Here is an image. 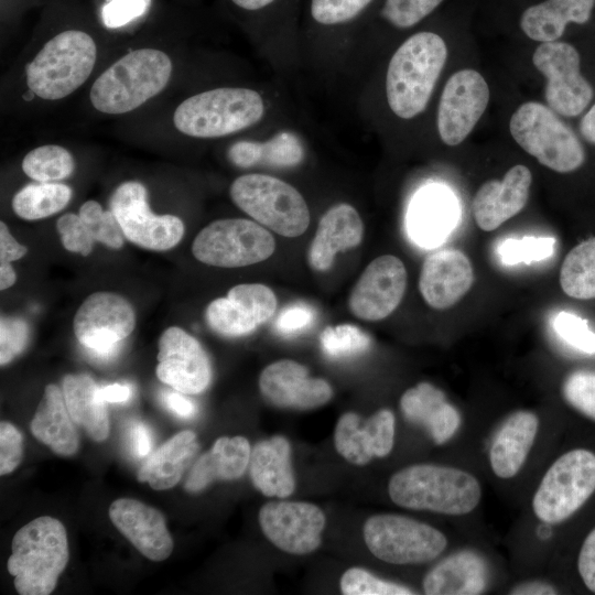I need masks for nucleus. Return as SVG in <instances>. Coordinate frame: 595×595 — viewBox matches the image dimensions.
<instances>
[{
  "instance_id": "f257e3e1",
  "label": "nucleus",
  "mask_w": 595,
  "mask_h": 595,
  "mask_svg": "<svg viewBox=\"0 0 595 595\" xmlns=\"http://www.w3.org/2000/svg\"><path fill=\"white\" fill-rule=\"evenodd\" d=\"M447 58L444 40L431 31L409 36L393 53L386 75V96L392 112L411 119L428 106Z\"/></svg>"
},
{
  "instance_id": "f03ea898",
  "label": "nucleus",
  "mask_w": 595,
  "mask_h": 595,
  "mask_svg": "<svg viewBox=\"0 0 595 595\" xmlns=\"http://www.w3.org/2000/svg\"><path fill=\"white\" fill-rule=\"evenodd\" d=\"M7 569L21 595H48L65 570L69 552L64 524L53 517L35 518L12 539Z\"/></svg>"
},
{
  "instance_id": "7ed1b4c3",
  "label": "nucleus",
  "mask_w": 595,
  "mask_h": 595,
  "mask_svg": "<svg viewBox=\"0 0 595 595\" xmlns=\"http://www.w3.org/2000/svg\"><path fill=\"white\" fill-rule=\"evenodd\" d=\"M388 494L402 508L465 515L478 505L482 488L472 474L462 469L416 464L391 476Z\"/></svg>"
},
{
  "instance_id": "20e7f679",
  "label": "nucleus",
  "mask_w": 595,
  "mask_h": 595,
  "mask_svg": "<svg viewBox=\"0 0 595 595\" xmlns=\"http://www.w3.org/2000/svg\"><path fill=\"white\" fill-rule=\"evenodd\" d=\"M172 68L170 57L160 50L132 51L98 76L90 89V101L104 113L132 111L164 89Z\"/></svg>"
},
{
  "instance_id": "39448f33",
  "label": "nucleus",
  "mask_w": 595,
  "mask_h": 595,
  "mask_svg": "<svg viewBox=\"0 0 595 595\" xmlns=\"http://www.w3.org/2000/svg\"><path fill=\"white\" fill-rule=\"evenodd\" d=\"M264 110L257 90L220 87L183 100L174 111L173 122L180 132L193 138H221L256 125Z\"/></svg>"
},
{
  "instance_id": "423d86ee",
  "label": "nucleus",
  "mask_w": 595,
  "mask_h": 595,
  "mask_svg": "<svg viewBox=\"0 0 595 595\" xmlns=\"http://www.w3.org/2000/svg\"><path fill=\"white\" fill-rule=\"evenodd\" d=\"M97 47L90 35L67 30L48 40L26 67L29 89L46 100L62 99L90 76Z\"/></svg>"
},
{
  "instance_id": "0eeeda50",
  "label": "nucleus",
  "mask_w": 595,
  "mask_h": 595,
  "mask_svg": "<svg viewBox=\"0 0 595 595\" xmlns=\"http://www.w3.org/2000/svg\"><path fill=\"white\" fill-rule=\"evenodd\" d=\"M229 193L242 212L283 237L301 236L310 225V209L302 194L278 177L245 174L231 183Z\"/></svg>"
},
{
  "instance_id": "6e6552de",
  "label": "nucleus",
  "mask_w": 595,
  "mask_h": 595,
  "mask_svg": "<svg viewBox=\"0 0 595 595\" xmlns=\"http://www.w3.org/2000/svg\"><path fill=\"white\" fill-rule=\"evenodd\" d=\"M509 130L527 153L555 172H573L585 161V151L576 134L543 104H522L512 113Z\"/></svg>"
},
{
  "instance_id": "1a4fd4ad",
  "label": "nucleus",
  "mask_w": 595,
  "mask_h": 595,
  "mask_svg": "<svg viewBox=\"0 0 595 595\" xmlns=\"http://www.w3.org/2000/svg\"><path fill=\"white\" fill-rule=\"evenodd\" d=\"M595 491V454L575 448L560 456L544 474L532 500L534 515L554 524L577 511Z\"/></svg>"
},
{
  "instance_id": "9d476101",
  "label": "nucleus",
  "mask_w": 595,
  "mask_h": 595,
  "mask_svg": "<svg viewBox=\"0 0 595 595\" xmlns=\"http://www.w3.org/2000/svg\"><path fill=\"white\" fill-rule=\"evenodd\" d=\"M275 250L271 232L245 218L218 219L195 237L192 253L199 261L219 268H240L264 261Z\"/></svg>"
},
{
  "instance_id": "9b49d317",
  "label": "nucleus",
  "mask_w": 595,
  "mask_h": 595,
  "mask_svg": "<svg viewBox=\"0 0 595 595\" xmlns=\"http://www.w3.org/2000/svg\"><path fill=\"white\" fill-rule=\"evenodd\" d=\"M363 532L368 550L377 559L391 564L430 562L447 545L446 537L434 527L394 513L368 518Z\"/></svg>"
},
{
  "instance_id": "f8f14e48",
  "label": "nucleus",
  "mask_w": 595,
  "mask_h": 595,
  "mask_svg": "<svg viewBox=\"0 0 595 595\" xmlns=\"http://www.w3.org/2000/svg\"><path fill=\"white\" fill-rule=\"evenodd\" d=\"M136 325L131 304L112 292H95L86 298L74 316L78 342L99 360H109Z\"/></svg>"
},
{
  "instance_id": "ddd939ff",
  "label": "nucleus",
  "mask_w": 595,
  "mask_h": 595,
  "mask_svg": "<svg viewBox=\"0 0 595 595\" xmlns=\"http://www.w3.org/2000/svg\"><path fill=\"white\" fill-rule=\"evenodd\" d=\"M534 67L547 78L544 98L554 112L578 116L594 96L592 85L581 74L576 48L562 41L542 42L533 52Z\"/></svg>"
},
{
  "instance_id": "4468645a",
  "label": "nucleus",
  "mask_w": 595,
  "mask_h": 595,
  "mask_svg": "<svg viewBox=\"0 0 595 595\" xmlns=\"http://www.w3.org/2000/svg\"><path fill=\"white\" fill-rule=\"evenodd\" d=\"M147 196L140 182H125L113 192L110 210L129 241L150 250H169L182 240L184 224L177 216L151 213Z\"/></svg>"
},
{
  "instance_id": "2eb2a0df",
  "label": "nucleus",
  "mask_w": 595,
  "mask_h": 595,
  "mask_svg": "<svg viewBox=\"0 0 595 595\" xmlns=\"http://www.w3.org/2000/svg\"><path fill=\"white\" fill-rule=\"evenodd\" d=\"M259 524L266 538L281 551L304 555L322 543L326 517L314 504L274 500L259 510Z\"/></svg>"
},
{
  "instance_id": "dca6fc26",
  "label": "nucleus",
  "mask_w": 595,
  "mask_h": 595,
  "mask_svg": "<svg viewBox=\"0 0 595 595\" xmlns=\"http://www.w3.org/2000/svg\"><path fill=\"white\" fill-rule=\"evenodd\" d=\"M489 87L474 69L454 73L446 82L437 107L436 126L441 140L457 145L472 132L489 101Z\"/></svg>"
},
{
  "instance_id": "f3484780",
  "label": "nucleus",
  "mask_w": 595,
  "mask_h": 595,
  "mask_svg": "<svg viewBox=\"0 0 595 595\" xmlns=\"http://www.w3.org/2000/svg\"><path fill=\"white\" fill-rule=\"evenodd\" d=\"M278 301L274 292L260 283L232 286L226 296L212 301L205 320L212 331L225 337L251 334L275 313Z\"/></svg>"
},
{
  "instance_id": "a211bd4d",
  "label": "nucleus",
  "mask_w": 595,
  "mask_h": 595,
  "mask_svg": "<svg viewBox=\"0 0 595 595\" xmlns=\"http://www.w3.org/2000/svg\"><path fill=\"white\" fill-rule=\"evenodd\" d=\"M156 376L185 394H198L212 380V365L201 343L177 326L166 328L159 339Z\"/></svg>"
},
{
  "instance_id": "6ab92c4d",
  "label": "nucleus",
  "mask_w": 595,
  "mask_h": 595,
  "mask_svg": "<svg viewBox=\"0 0 595 595\" xmlns=\"http://www.w3.org/2000/svg\"><path fill=\"white\" fill-rule=\"evenodd\" d=\"M407 286V270L396 256L374 259L355 283L349 298V311L364 321H380L401 303Z\"/></svg>"
},
{
  "instance_id": "aec40b11",
  "label": "nucleus",
  "mask_w": 595,
  "mask_h": 595,
  "mask_svg": "<svg viewBox=\"0 0 595 595\" xmlns=\"http://www.w3.org/2000/svg\"><path fill=\"white\" fill-rule=\"evenodd\" d=\"M259 390L271 404L294 410H312L333 397L331 385L312 378L305 366L291 359L268 365L259 377Z\"/></svg>"
},
{
  "instance_id": "412c9836",
  "label": "nucleus",
  "mask_w": 595,
  "mask_h": 595,
  "mask_svg": "<svg viewBox=\"0 0 595 595\" xmlns=\"http://www.w3.org/2000/svg\"><path fill=\"white\" fill-rule=\"evenodd\" d=\"M396 419L381 409L363 421L354 412L344 413L334 432L336 451L354 465H366L375 457H386L394 444Z\"/></svg>"
},
{
  "instance_id": "4be33fe9",
  "label": "nucleus",
  "mask_w": 595,
  "mask_h": 595,
  "mask_svg": "<svg viewBox=\"0 0 595 595\" xmlns=\"http://www.w3.org/2000/svg\"><path fill=\"white\" fill-rule=\"evenodd\" d=\"M109 518L118 531L145 558L164 561L173 551L165 518L158 509L132 498H119L109 507Z\"/></svg>"
},
{
  "instance_id": "5701e85b",
  "label": "nucleus",
  "mask_w": 595,
  "mask_h": 595,
  "mask_svg": "<svg viewBox=\"0 0 595 595\" xmlns=\"http://www.w3.org/2000/svg\"><path fill=\"white\" fill-rule=\"evenodd\" d=\"M474 271L468 257L455 248L429 255L422 264L419 290L429 306L446 310L472 288Z\"/></svg>"
},
{
  "instance_id": "b1692460",
  "label": "nucleus",
  "mask_w": 595,
  "mask_h": 595,
  "mask_svg": "<svg viewBox=\"0 0 595 595\" xmlns=\"http://www.w3.org/2000/svg\"><path fill=\"white\" fill-rule=\"evenodd\" d=\"M531 182L530 170L517 164L507 171L502 180L484 183L472 205L477 226L484 231H491L520 213L528 202Z\"/></svg>"
},
{
  "instance_id": "393cba45",
  "label": "nucleus",
  "mask_w": 595,
  "mask_h": 595,
  "mask_svg": "<svg viewBox=\"0 0 595 595\" xmlns=\"http://www.w3.org/2000/svg\"><path fill=\"white\" fill-rule=\"evenodd\" d=\"M363 236L364 223L354 206L347 203L332 206L321 217L310 245V267L315 271H327L336 255L359 246Z\"/></svg>"
},
{
  "instance_id": "a878e982",
  "label": "nucleus",
  "mask_w": 595,
  "mask_h": 595,
  "mask_svg": "<svg viewBox=\"0 0 595 595\" xmlns=\"http://www.w3.org/2000/svg\"><path fill=\"white\" fill-rule=\"evenodd\" d=\"M457 216L453 195L441 186H429L416 194L410 206L409 235L422 247H435L450 235Z\"/></svg>"
},
{
  "instance_id": "bb28decb",
  "label": "nucleus",
  "mask_w": 595,
  "mask_h": 595,
  "mask_svg": "<svg viewBox=\"0 0 595 595\" xmlns=\"http://www.w3.org/2000/svg\"><path fill=\"white\" fill-rule=\"evenodd\" d=\"M400 409L413 424L423 426L436 444L447 442L461 425V415L442 390L420 382L401 396Z\"/></svg>"
},
{
  "instance_id": "cd10ccee",
  "label": "nucleus",
  "mask_w": 595,
  "mask_h": 595,
  "mask_svg": "<svg viewBox=\"0 0 595 595\" xmlns=\"http://www.w3.org/2000/svg\"><path fill=\"white\" fill-rule=\"evenodd\" d=\"M488 581L485 559L475 551L462 550L433 566L422 586L428 595H474L483 593Z\"/></svg>"
},
{
  "instance_id": "c85d7f7f",
  "label": "nucleus",
  "mask_w": 595,
  "mask_h": 595,
  "mask_svg": "<svg viewBox=\"0 0 595 595\" xmlns=\"http://www.w3.org/2000/svg\"><path fill=\"white\" fill-rule=\"evenodd\" d=\"M251 447L240 435L218 437L212 448L193 464L184 488L191 494L199 493L216 480L240 478L249 466Z\"/></svg>"
},
{
  "instance_id": "c756f323",
  "label": "nucleus",
  "mask_w": 595,
  "mask_h": 595,
  "mask_svg": "<svg viewBox=\"0 0 595 595\" xmlns=\"http://www.w3.org/2000/svg\"><path fill=\"white\" fill-rule=\"evenodd\" d=\"M248 468L253 486L267 497L286 498L295 489L291 446L282 435L258 442L251 450Z\"/></svg>"
},
{
  "instance_id": "7c9ffc66",
  "label": "nucleus",
  "mask_w": 595,
  "mask_h": 595,
  "mask_svg": "<svg viewBox=\"0 0 595 595\" xmlns=\"http://www.w3.org/2000/svg\"><path fill=\"white\" fill-rule=\"evenodd\" d=\"M539 428L530 411H516L497 430L489 451L490 465L500 478L513 477L522 467Z\"/></svg>"
},
{
  "instance_id": "2f4dec72",
  "label": "nucleus",
  "mask_w": 595,
  "mask_h": 595,
  "mask_svg": "<svg viewBox=\"0 0 595 595\" xmlns=\"http://www.w3.org/2000/svg\"><path fill=\"white\" fill-rule=\"evenodd\" d=\"M594 8L595 0H543L523 10L519 25L533 41H558L569 24L587 23Z\"/></svg>"
},
{
  "instance_id": "473e14b6",
  "label": "nucleus",
  "mask_w": 595,
  "mask_h": 595,
  "mask_svg": "<svg viewBox=\"0 0 595 595\" xmlns=\"http://www.w3.org/2000/svg\"><path fill=\"white\" fill-rule=\"evenodd\" d=\"M56 385H47L31 420L35 439L61 456H72L79 447V435Z\"/></svg>"
},
{
  "instance_id": "72a5a7b5",
  "label": "nucleus",
  "mask_w": 595,
  "mask_h": 595,
  "mask_svg": "<svg viewBox=\"0 0 595 595\" xmlns=\"http://www.w3.org/2000/svg\"><path fill=\"white\" fill-rule=\"evenodd\" d=\"M197 451L196 434L190 430L178 432L145 459L137 479L155 490L172 488L181 480Z\"/></svg>"
},
{
  "instance_id": "f704fd0d",
  "label": "nucleus",
  "mask_w": 595,
  "mask_h": 595,
  "mask_svg": "<svg viewBox=\"0 0 595 595\" xmlns=\"http://www.w3.org/2000/svg\"><path fill=\"white\" fill-rule=\"evenodd\" d=\"M98 390L99 386L86 374L64 377L63 394L72 419L94 441L101 442L109 435V418Z\"/></svg>"
},
{
  "instance_id": "c9c22d12",
  "label": "nucleus",
  "mask_w": 595,
  "mask_h": 595,
  "mask_svg": "<svg viewBox=\"0 0 595 595\" xmlns=\"http://www.w3.org/2000/svg\"><path fill=\"white\" fill-rule=\"evenodd\" d=\"M563 292L574 299H595V237L575 246L564 258L560 271Z\"/></svg>"
},
{
  "instance_id": "e433bc0d",
  "label": "nucleus",
  "mask_w": 595,
  "mask_h": 595,
  "mask_svg": "<svg viewBox=\"0 0 595 595\" xmlns=\"http://www.w3.org/2000/svg\"><path fill=\"white\" fill-rule=\"evenodd\" d=\"M71 198L72 188L65 184H29L13 196L12 209L22 219L37 220L61 212Z\"/></svg>"
},
{
  "instance_id": "4c0bfd02",
  "label": "nucleus",
  "mask_w": 595,
  "mask_h": 595,
  "mask_svg": "<svg viewBox=\"0 0 595 595\" xmlns=\"http://www.w3.org/2000/svg\"><path fill=\"white\" fill-rule=\"evenodd\" d=\"M75 169L73 155L65 148L46 144L31 150L22 161L23 172L40 183L67 178Z\"/></svg>"
},
{
  "instance_id": "58836bf2",
  "label": "nucleus",
  "mask_w": 595,
  "mask_h": 595,
  "mask_svg": "<svg viewBox=\"0 0 595 595\" xmlns=\"http://www.w3.org/2000/svg\"><path fill=\"white\" fill-rule=\"evenodd\" d=\"M376 0H309V17L322 28H338L358 20Z\"/></svg>"
},
{
  "instance_id": "ea45409f",
  "label": "nucleus",
  "mask_w": 595,
  "mask_h": 595,
  "mask_svg": "<svg viewBox=\"0 0 595 595\" xmlns=\"http://www.w3.org/2000/svg\"><path fill=\"white\" fill-rule=\"evenodd\" d=\"M321 346L332 358H346L366 351L370 345L369 336L358 326L340 324L327 326L321 334Z\"/></svg>"
},
{
  "instance_id": "a19ab883",
  "label": "nucleus",
  "mask_w": 595,
  "mask_h": 595,
  "mask_svg": "<svg viewBox=\"0 0 595 595\" xmlns=\"http://www.w3.org/2000/svg\"><path fill=\"white\" fill-rule=\"evenodd\" d=\"M444 0H383L379 9V18L389 25L405 30L410 29L431 13Z\"/></svg>"
},
{
  "instance_id": "79ce46f5",
  "label": "nucleus",
  "mask_w": 595,
  "mask_h": 595,
  "mask_svg": "<svg viewBox=\"0 0 595 595\" xmlns=\"http://www.w3.org/2000/svg\"><path fill=\"white\" fill-rule=\"evenodd\" d=\"M554 247L553 237L508 238L500 244L498 253L504 264L513 266L545 260L553 255Z\"/></svg>"
},
{
  "instance_id": "37998d69",
  "label": "nucleus",
  "mask_w": 595,
  "mask_h": 595,
  "mask_svg": "<svg viewBox=\"0 0 595 595\" xmlns=\"http://www.w3.org/2000/svg\"><path fill=\"white\" fill-rule=\"evenodd\" d=\"M95 240L112 249L123 246V232L112 212L104 210L96 201L85 202L79 214Z\"/></svg>"
},
{
  "instance_id": "c03bdc74",
  "label": "nucleus",
  "mask_w": 595,
  "mask_h": 595,
  "mask_svg": "<svg viewBox=\"0 0 595 595\" xmlns=\"http://www.w3.org/2000/svg\"><path fill=\"white\" fill-rule=\"evenodd\" d=\"M345 595H411L414 592L403 585L381 580L361 567H350L339 581Z\"/></svg>"
},
{
  "instance_id": "a18cd8bd",
  "label": "nucleus",
  "mask_w": 595,
  "mask_h": 595,
  "mask_svg": "<svg viewBox=\"0 0 595 595\" xmlns=\"http://www.w3.org/2000/svg\"><path fill=\"white\" fill-rule=\"evenodd\" d=\"M304 159V149L298 136L283 131L260 142V164L292 167Z\"/></svg>"
},
{
  "instance_id": "49530a36",
  "label": "nucleus",
  "mask_w": 595,
  "mask_h": 595,
  "mask_svg": "<svg viewBox=\"0 0 595 595\" xmlns=\"http://www.w3.org/2000/svg\"><path fill=\"white\" fill-rule=\"evenodd\" d=\"M558 336L569 346L587 355L595 354V332L588 322L574 313L562 311L553 320Z\"/></svg>"
},
{
  "instance_id": "de8ad7c7",
  "label": "nucleus",
  "mask_w": 595,
  "mask_h": 595,
  "mask_svg": "<svg viewBox=\"0 0 595 595\" xmlns=\"http://www.w3.org/2000/svg\"><path fill=\"white\" fill-rule=\"evenodd\" d=\"M562 394L571 407L595 420V371L570 374L562 385Z\"/></svg>"
},
{
  "instance_id": "09e8293b",
  "label": "nucleus",
  "mask_w": 595,
  "mask_h": 595,
  "mask_svg": "<svg viewBox=\"0 0 595 595\" xmlns=\"http://www.w3.org/2000/svg\"><path fill=\"white\" fill-rule=\"evenodd\" d=\"M56 229L66 250L82 256L91 252L95 239L79 215L68 213L61 216L56 221Z\"/></svg>"
},
{
  "instance_id": "8fccbe9b",
  "label": "nucleus",
  "mask_w": 595,
  "mask_h": 595,
  "mask_svg": "<svg viewBox=\"0 0 595 595\" xmlns=\"http://www.w3.org/2000/svg\"><path fill=\"white\" fill-rule=\"evenodd\" d=\"M30 338L28 324L19 317L1 316L0 364H9L26 347Z\"/></svg>"
},
{
  "instance_id": "3c124183",
  "label": "nucleus",
  "mask_w": 595,
  "mask_h": 595,
  "mask_svg": "<svg viewBox=\"0 0 595 595\" xmlns=\"http://www.w3.org/2000/svg\"><path fill=\"white\" fill-rule=\"evenodd\" d=\"M151 0H107L101 8V19L109 29L123 26L142 17Z\"/></svg>"
},
{
  "instance_id": "603ef678",
  "label": "nucleus",
  "mask_w": 595,
  "mask_h": 595,
  "mask_svg": "<svg viewBox=\"0 0 595 595\" xmlns=\"http://www.w3.org/2000/svg\"><path fill=\"white\" fill-rule=\"evenodd\" d=\"M23 457V439L20 431L10 422L0 424V474L12 473Z\"/></svg>"
},
{
  "instance_id": "864d4df0",
  "label": "nucleus",
  "mask_w": 595,
  "mask_h": 595,
  "mask_svg": "<svg viewBox=\"0 0 595 595\" xmlns=\"http://www.w3.org/2000/svg\"><path fill=\"white\" fill-rule=\"evenodd\" d=\"M315 317L316 314L312 306L295 303L281 310L275 320L274 327L281 335L292 336L303 333L311 327Z\"/></svg>"
},
{
  "instance_id": "5fc2aeb1",
  "label": "nucleus",
  "mask_w": 595,
  "mask_h": 595,
  "mask_svg": "<svg viewBox=\"0 0 595 595\" xmlns=\"http://www.w3.org/2000/svg\"><path fill=\"white\" fill-rule=\"evenodd\" d=\"M577 567L586 587L595 593V528L588 533L582 544Z\"/></svg>"
},
{
  "instance_id": "6e6d98bb",
  "label": "nucleus",
  "mask_w": 595,
  "mask_h": 595,
  "mask_svg": "<svg viewBox=\"0 0 595 595\" xmlns=\"http://www.w3.org/2000/svg\"><path fill=\"white\" fill-rule=\"evenodd\" d=\"M228 158L238 167H251L260 164V143L257 141H238L228 150Z\"/></svg>"
},
{
  "instance_id": "4d7b16f0",
  "label": "nucleus",
  "mask_w": 595,
  "mask_h": 595,
  "mask_svg": "<svg viewBox=\"0 0 595 595\" xmlns=\"http://www.w3.org/2000/svg\"><path fill=\"white\" fill-rule=\"evenodd\" d=\"M28 252L26 247L19 244L10 234L8 226L0 223V262H9L19 260Z\"/></svg>"
},
{
  "instance_id": "13d9d810",
  "label": "nucleus",
  "mask_w": 595,
  "mask_h": 595,
  "mask_svg": "<svg viewBox=\"0 0 595 595\" xmlns=\"http://www.w3.org/2000/svg\"><path fill=\"white\" fill-rule=\"evenodd\" d=\"M162 401L169 411L180 418L190 419L196 414L197 409L194 402L184 397L182 392L177 390L164 391L162 394Z\"/></svg>"
},
{
  "instance_id": "bf43d9fd",
  "label": "nucleus",
  "mask_w": 595,
  "mask_h": 595,
  "mask_svg": "<svg viewBox=\"0 0 595 595\" xmlns=\"http://www.w3.org/2000/svg\"><path fill=\"white\" fill-rule=\"evenodd\" d=\"M98 393L105 402L119 403L128 401L132 391L128 385L112 383L99 387Z\"/></svg>"
},
{
  "instance_id": "052dcab7",
  "label": "nucleus",
  "mask_w": 595,
  "mask_h": 595,
  "mask_svg": "<svg viewBox=\"0 0 595 595\" xmlns=\"http://www.w3.org/2000/svg\"><path fill=\"white\" fill-rule=\"evenodd\" d=\"M512 595H553L558 594L556 589L549 583L541 581L526 582L516 585L511 588Z\"/></svg>"
},
{
  "instance_id": "680f3d73",
  "label": "nucleus",
  "mask_w": 595,
  "mask_h": 595,
  "mask_svg": "<svg viewBox=\"0 0 595 595\" xmlns=\"http://www.w3.org/2000/svg\"><path fill=\"white\" fill-rule=\"evenodd\" d=\"M132 440L138 456L143 457L150 453L152 446L151 434L144 424H134L132 429Z\"/></svg>"
},
{
  "instance_id": "e2e57ef3",
  "label": "nucleus",
  "mask_w": 595,
  "mask_h": 595,
  "mask_svg": "<svg viewBox=\"0 0 595 595\" xmlns=\"http://www.w3.org/2000/svg\"><path fill=\"white\" fill-rule=\"evenodd\" d=\"M237 8L247 12H262L271 10L282 0H230Z\"/></svg>"
},
{
  "instance_id": "0e129e2a",
  "label": "nucleus",
  "mask_w": 595,
  "mask_h": 595,
  "mask_svg": "<svg viewBox=\"0 0 595 595\" xmlns=\"http://www.w3.org/2000/svg\"><path fill=\"white\" fill-rule=\"evenodd\" d=\"M580 131L587 142L595 144V104L583 116L580 122Z\"/></svg>"
},
{
  "instance_id": "69168bd1",
  "label": "nucleus",
  "mask_w": 595,
  "mask_h": 595,
  "mask_svg": "<svg viewBox=\"0 0 595 595\" xmlns=\"http://www.w3.org/2000/svg\"><path fill=\"white\" fill-rule=\"evenodd\" d=\"M17 280L15 271L11 263L0 262V289L7 290L14 284Z\"/></svg>"
}]
</instances>
